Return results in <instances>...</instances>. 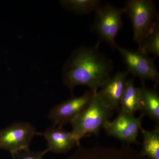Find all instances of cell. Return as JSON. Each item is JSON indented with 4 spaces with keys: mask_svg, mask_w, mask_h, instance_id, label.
<instances>
[{
    "mask_svg": "<svg viewBox=\"0 0 159 159\" xmlns=\"http://www.w3.org/2000/svg\"><path fill=\"white\" fill-rule=\"evenodd\" d=\"M99 43L76 49L64 66L63 83L71 93L78 85L86 86L90 90L98 92L111 77L112 61L99 51Z\"/></svg>",
    "mask_w": 159,
    "mask_h": 159,
    "instance_id": "6da1fadb",
    "label": "cell"
},
{
    "mask_svg": "<svg viewBox=\"0 0 159 159\" xmlns=\"http://www.w3.org/2000/svg\"><path fill=\"white\" fill-rule=\"evenodd\" d=\"M97 92H94L88 106L71 122V132L79 142L84 137L98 136L112 115L114 111L103 102Z\"/></svg>",
    "mask_w": 159,
    "mask_h": 159,
    "instance_id": "7a4b0ae2",
    "label": "cell"
},
{
    "mask_svg": "<svg viewBox=\"0 0 159 159\" xmlns=\"http://www.w3.org/2000/svg\"><path fill=\"white\" fill-rule=\"evenodd\" d=\"M133 29V41L139 47L159 24V16L151 0H128L123 8Z\"/></svg>",
    "mask_w": 159,
    "mask_h": 159,
    "instance_id": "3957f363",
    "label": "cell"
},
{
    "mask_svg": "<svg viewBox=\"0 0 159 159\" xmlns=\"http://www.w3.org/2000/svg\"><path fill=\"white\" fill-rule=\"evenodd\" d=\"M95 11L92 31L99 38V42H105L111 48L116 49L118 45L115 39L123 25V8L106 3L104 6L101 5Z\"/></svg>",
    "mask_w": 159,
    "mask_h": 159,
    "instance_id": "277c9868",
    "label": "cell"
},
{
    "mask_svg": "<svg viewBox=\"0 0 159 159\" xmlns=\"http://www.w3.org/2000/svg\"><path fill=\"white\" fill-rule=\"evenodd\" d=\"M39 134L28 122H18L0 130V149L9 151L13 157L19 152L30 149L32 139Z\"/></svg>",
    "mask_w": 159,
    "mask_h": 159,
    "instance_id": "5b68a950",
    "label": "cell"
},
{
    "mask_svg": "<svg viewBox=\"0 0 159 159\" xmlns=\"http://www.w3.org/2000/svg\"><path fill=\"white\" fill-rule=\"evenodd\" d=\"M116 119L108 121L103 128L108 135L129 145L138 144L137 141L139 131L142 127V118L144 115L139 117L119 108Z\"/></svg>",
    "mask_w": 159,
    "mask_h": 159,
    "instance_id": "8992f818",
    "label": "cell"
},
{
    "mask_svg": "<svg viewBox=\"0 0 159 159\" xmlns=\"http://www.w3.org/2000/svg\"><path fill=\"white\" fill-rule=\"evenodd\" d=\"M116 49L122 56L128 73L141 79L142 82L145 80L149 79L157 85L159 74L154 62L155 58H151L139 51L128 50L118 45Z\"/></svg>",
    "mask_w": 159,
    "mask_h": 159,
    "instance_id": "52a82bcc",
    "label": "cell"
},
{
    "mask_svg": "<svg viewBox=\"0 0 159 159\" xmlns=\"http://www.w3.org/2000/svg\"><path fill=\"white\" fill-rule=\"evenodd\" d=\"M94 92L90 90L82 96L72 97L54 106L49 112V119L54 125L61 127L71 123L89 105Z\"/></svg>",
    "mask_w": 159,
    "mask_h": 159,
    "instance_id": "ba28073f",
    "label": "cell"
},
{
    "mask_svg": "<svg viewBox=\"0 0 159 159\" xmlns=\"http://www.w3.org/2000/svg\"><path fill=\"white\" fill-rule=\"evenodd\" d=\"M67 159H149L141 156L139 152L129 145L119 148L97 145L90 148L77 147Z\"/></svg>",
    "mask_w": 159,
    "mask_h": 159,
    "instance_id": "9c48e42d",
    "label": "cell"
},
{
    "mask_svg": "<svg viewBox=\"0 0 159 159\" xmlns=\"http://www.w3.org/2000/svg\"><path fill=\"white\" fill-rule=\"evenodd\" d=\"M127 71H119L111 77L101 87L98 94L103 102L112 110H119L126 84Z\"/></svg>",
    "mask_w": 159,
    "mask_h": 159,
    "instance_id": "30bf717a",
    "label": "cell"
},
{
    "mask_svg": "<svg viewBox=\"0 0 159 159\" xmlns=\"http://www.w3.org/2000/svg\"><path fill=\"white\" fill-rule=\"evenodd\" d=\"M40 134L45 139L49 151L54 153H66L74 147L80 145L72 132L54 124Z\"/></svg>",
    "mask_w": 159,
    "mask_h": 159,
    "instance_id": "8fae6325",
    "label": "cell"
},
{
    "mask_svg": "<svg viewBox=\"0 0 159 159\" xmlns=\"http://www.w3.org/2000/svg\"><path fill=\"white\" fill-rule=\"evenodd\" d=\"M140 89V101L139 111L159 124V95L154 89L146 87L144 82Z\"/></svg>",
    "mask_w": 159,
    "mask_h": 159,
    "instance_id": "7c38bea8",
    "label": "cell"
},
{
    "mask_svg": "<svg viewBox=\"0 0 159 159\" xmlns=\"http://www.w3.org/2000/svg\"><path fill=\"white\" fill-rule=\"evenodd\" d=\"M143 137L142 149L139 152L141 156L149 159H159V125L153 129H140Z\"/></svg>",
    "mask_w": 159,
    "mask_h": 159,
    "instance_id": "4fadbf2b",
    "label": "cell"
},
{
    "mask_svg": "<svg viewBox=\"0 0 159 159\" xmlns=\"http://www.w3.org/2000/svg\"><path fill=\"white\" fill-rule=\"evenodd\" d=\"M140 101L139 87L135 86L134 78L128 80L119 108L134 115L136 112L139 111Z\"/></svg>",
    "mask_w": 159,
    "mask_h": 159,
    "instance_id": "5bb4252c",
    "label": "cell"
},
{
    "mask_svg": "<svg viewBox=\"0 0 159 159\" xmlns=\"http://www.w3.org/2000/svg\"><path fill=\"white\" fill-rule=\"evenodd\" d=\"M99 0H62L61 5L65 9L77 14H86L95 11L101 6Z\"/></svg>",
    "mask_w": 159,
    "mask_h": 159,
    "instance_id": "9a60e30c",
    "label": "cell"
},
{
    "mask_svg": "<svg viewBox=\"0 0 159 159\" xmlns=\"http://www.w3.org/2000/svg\"><path fill=\"white\" fill-rule=\"evenodd\" d=\"M138 51L148 55L152 54L157 57L159 56V24L143 41Z\"/></svg>",
    "mask_w": 159,
    "mask_h": 159,
    "instance_id": "2e32d148",
    "label": "cell"
},
{
    "mask_svg": "<svg viewBox=\"0 0 159 159\" xmlns=\"http://www.w3.org/2000/svg\"><path fill=\"white\" fill-rule=\"evenodd\" d=\"M48 148L42 151H34L29 150L19 152L12 157L13 159H44L45 155L49 152Z\"/></svg>",
    "mask_w": 159,
    "mask_h": 159,
    "instance_id": "e0dca14e",
    "label": "cell"
}]
</instances>
